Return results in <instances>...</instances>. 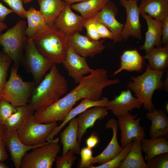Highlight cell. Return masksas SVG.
<instances>
[{"mask_svg":"<svg viewBox=\"0 0 168 168\" xmlns=\"http://www.w3.org/2000/svg\"><path fill=\"white\" fill-rule=\"evenodd\" d=\"M25 21L20 20L3 34H0V44L12 59L13 65L19 67L23 56V50L26 36Z\"/></svg>","mask_w":168,"mask_h":168,"instance_id":"cell-6","label":"cell"},{"mask_svg":"<svg viewBox=\"0 0 168 168\" xmlns=\"http://www.w3.org/2000/svg\"><path fill=\"white\" fill-rule=\"evenodd\" d=\"M57 125L56 122L38 123L35 121L34 114L32 113L25 119L17 133L19 139L24 144L38 145L46 142L47 138Z\"/></svg>","mask_w":168,"mask_h":168,"instance_id":"cell-8","label":"cell"},{"mask_svg":"<svg viewBox=\"0 0 168 168\" xmlns=\"http://www.w3.org/2000/svg\"><path fill=\"white\" fill-rule=\"evenodd\" d=\"M100 141L99 137L97 133L93 132L86 140V146L93 148L96 147Z\"/></svg>","mask_w":168,"mask_h":168,"instance_id":"cell-42","label":"cell"},{"mask_svg":"<svg viewBox=\"0 0 168 168\" xmlns=\"http://www.w3.org/2000/svg\"><path fill=\"white\" fill-rule=\"evenodd\" d=\"M92 148L84 147L81 150L80 154L81 159L77 167L89 168L92 165L94 157L92 156Z\"/></svg>","mask_w":168,"mask_h":168,"instance_id":"cell-38","label":"cell"},{"mask_svg":"<svg viewBox=\"0 0 168 168\" xmlns=\"http://www.w3.org/2000/svg\"><path fill=\"white\" fill-rule=\"evenodd\" d=\"M166 71L152 70L147 65L144 73L137 77L132 76V81L128 83V88L133 91L145 110H148L155 108L152 101V95L155 90L164 88L162 78Z\"/></svg>","mask_w":168,"mask_h":168,"instance_id":"cell-4","label":"cell"},{"mask_svg":"<svg viewBox=\"0 0 168 168\" xmlns=\"http://www.w3.org/2000/svg\"><path fill=\"white\" fill-rule=\"evenodd\" d=\"M122 6L125 9L126 13V22L124 24L121 37L124 41L130 37L142 39L141 25L137 1L135 0H120Z\"/></svg>","mask_w":168,"mask_h":168,"instance_id":"cell-11","label":"cell"},{"mask_svg":"<svg viewBox=\"0 0 168 168\" xmlns=\"http://www.w3.org/2000/svg\"><path fill=\"white\" fill-rule=\"evenodd\" d=\"M7 28L6 24L3 22H0V34L2 33V31Z\"/></svg>","mask_w":168,"mask_h":168,"instance_id":"cell-47","label":"cell"},{"mask_svg":"<svg viewBox=\"0 0 168 168\" xmlns=\"http://www.w3.org/2000/svg\"><path fill=\"white\" fill-rule=\"evenodd\" d=\"M144 58L147 59V65L151 69L156 71L166 70L168 66V43L163 47L153 48L147 52Z\"/></svg>","mask_w":168,"mask_h":168,"instance_id":"cell-27","label":"cell"},{"mask_svg":"<svg viewBox=\"0 0 168 168\" xmlns=\"http://www.w3.org/2000/svg\"><path fill=\"white\" fill-rule=\"evenodd\" d=\"M40 12L47 24L54 23L67 3L63 0H38Z\"/></svg>","mask_w":168,"mask_h":168,"instance_id":"cell-29","label":"cell"},{"mask_svg":"<svg viewBox=\"0 0 168 168\" xmlns=\"http://www.w3.org/2000/svg\"><path fill=\"white\" fill-rule=\"evenodd\" d=\"M35 47L53 63H62L68 48V37L52 24L50 28L32 39Z\"/></svg>","mask_w":168,"mask_h":168,"instance_id":"cell-3","label":"cell"},{"mask_svg":"<svg viewBox=\"0 0 168 168\" xmlns=\"http://www.w3.org/2000/svg\"><path fill=\"white\" fill-rule=\"evenodd\" d=\"M136 0V1H138V0ZM140 0L142 1L143 0Z\"/></svg>","mask_w":168,"mask_h":168,"instance_id":"cell-52","label":"cell"},{"mask_svg":"<svg viewBox=\"0 0 168 168\" xmlns=\"http://www.w3.org/2000/svg\"><path fill=\"white\" fill-rule=\"evenodd\" d=\"M75 153L71 150L61 156H57L55 161L57 168H71L77 160Z\"/></svg>","mask_w":168,"mask_h":168,"instance_id":"cell-37","label":"cell"},{"mask_svg":"<svg viewBox=\"0 0 168 168\" xmlns=\"http://www.w3.org/2000/svg\"><path fill=\"white\" fill-rule=\"evenodd\" d=\"M148 111L146 116L151 122L149 131L151 138L168 137V117L165 112L162 109L155 108Z\"/></svg>","mask_w":168,"mask_h":168,"instance_id":"cell-22","label":"cell"},{"mask_svg":"<svg viewBox=\"0 0 168 168\" xmlns=\"http://www.w3.org/2000/svg\"><path fill=\"white\" fill-rule=\"evenodd\" d=\"M161 42L163 45L168 43V16L163 21Z\"/></svg>","mask_w":168,"mask_h":168,"instance_id":"cell-43","label":"cell"},{"mask_svg":"<svg viewBox=\"0 0 168 168\" xmlns=\"http://www.w3.org/2000/svg\"><path fill=\"white\" fill-rule=\"evenodd\" d=\"M59 138L46 142L27 152L21 162V168H51L60 151Z\"/></svg>","mask_w":168,"mask_h":168,"instance_id":"cell-7","label":"cell"},{"mask_svg":"<svg viewBox=\"0 0 168 168\" xmlns=\"http://www.w3.org/2000/svg\"><path fill=\"white\" fill-rule=\"evenodd\" d=\"M110 0H88L71 5L72 9L80 13L84 20L94 17Z\"/></svg>","mask_w":168,"mask_h":168,"instance_id":"cell-31","label":"cell"},{"mask_svg":"<svg viewBox=\"0 0 168 168\" xmlns=\"http://www.w3.org/2000/svg\"><path fill=\"white\" fill-rule=\"evenodd\" d=\"M86 58L77 54L68 47L66 58L62 63L68 75L76 83H79L85 75L90 74L93 70L88 65Z\"/></svg>","mask_w":168,"mask_h":168,"instance_id":"cell-14","label":"cell"},{"mask_svg":"<svg viewBox=\"0 0 168 168\" xmlns=\"http://www.w3.org/2000/svg\"><path fill=\"white\" fill-rule=\"evenodd\" d=\"M108 114L106 107L96 106L89 108L78 114V141L81 142L86 130L94 127L97 120L104 119Z\"/></svg>","mask_w":168,"mask_h":168,"instance_id":"cell-17","label":"cell"},{"mask_svg":"<svg viewBox=\"0 0 168 168\" xmlns=\"http://www.w3.org/2000/svg\"><path fill=\"white\" fill-rule=\"evenodd\" d=\"M99 33L101 38L112 40L116 43V37L112 32L98 19L93 17Z\"/></svg>","mask_w":168,"mask_h":168,"instance_id":"cell-41","label":"cell"},{"mask_svg":"<svg viewBox=\"0 0 168 168\" xmlns=\"http://www.w3.org/2000/svg\"><path fill=\"white\" fill-rule=\"evenodd\" d=\"M83 27L86 28V35L91 39L99 40L101 38L99 33L93 17L85 20Z\"/></svg>","mask_w":168,"mask_h":168,"instance_id":"cell-39","label":"cell"},{"mask_svg":"<svg viewBox=\"0 0 168 168\" xmlns=\"http://www.w3.org/2000/svg\"><path fill=\"white\" fill-rule=\"evenodd\" d=\"M2 139L9 152L11 159L16 168H21L22 160L27 152L45 143L35 146L26 145L19 139L17 131L7 132L5 130Z\"/></svg>","mask_w":168,"mask_h":168,"instance_id":"cell-15","label":"cell"},{"mask_svg":"<svg viewBox=\"0 0 168 168\" xmlns=\"http://www.w3.org/2000/svg\"><path fill=\"white\" fill-rule=\"evenodd\" d=\"M12 61V58L4 51H0V100L7 82L8 71Z\"/></svg>","mask_w":168,"mask_h":168,"instance_id":"cell-33","label":"cell"},{"mask_svg":"<svg viewBox=\"0 0 168 168\" xmlns=\"http://www.w3.org/2000/svg\"><path fill=\"white\" fill-rule=\"evenodd\" d=\"M16 110L6 120L3 125L5 131H17L26 118L33 111L29 103L25 105L16 107Z\"/></svg>","mask_w":168,"mask_h":168,"instance_id":"cell-32","label":"cell"},{"mask_svg":"<svg viewBox=\"0 0 168 168\" xmlns=\"http://www.w3.org/2000/svg\"><path fill=\"white\" fill-rule=\"evenodd\" d=\"M142 105V102L134 97L128 89L122 91L113 100H109L106 108L111 110L117 117L125 115L129 111L132 112L134 109H140Z\"/></svg>","mask_w":168,"mask_h":168,"instance_id":"cell-16","label":"cell"},{"mask_svg":"<svg viewBox=\"0 0 168 168\" xmlns=\"http://www.w3.org/2000/svg\"><path fill=\"white\" fill-rule=\"evenodd\" d=\"M119 168H147L142 154L141 141L135 139L125 159Z\"/></svg>","mask_w":168,"mask_h":168,"instance_id":"cell-30","label":"cell"},{"mask_svg":"<svg viewBox=\"0 0 168 168\" xmlns=\"http://www.w3.org/2000/svg\"><path fill=\"white\" fill-rule=\"evenodd\" d=\"M6 3L13 12L19 16L25 18L26 11L23 6V0H2Z\"/></svg>","mask_w":168,"mask_h":168,"instance_id":"cell-40","label":"cell"},{"mask_svg":"<svg viewBox=\"0 0 168 168\" xmlns=\"http://www.w3.org/2000/svg\"><path fill=\"white\" fill-rule=\"evenodd\" d=\"M144 58L135 49L125 51L120 57L118 69L113 73L115 75L123 70L129 72H140L143 67Z\"/></svg>","mask_w":168,"mask_h":168,"instance_id":"cell-26","label":"cell"},{"mask_svg":"<svg viewBox=\"0 0 168 168\" xmlns=\"http://www.w3.org/2000/svg\"><path fill=\"white\" fill-rule=\"evenodd\" d=\"M106 128H111L113 130V136L109 144L100 154L94 157L93 164L98 163L100 165L104 164L113 159L122 150L123 148L119 145L117 139L118 125L114 118L110 119L105 125Z\"/></svg>","mask_w":168,"mask_h":168,"instance_id":"cell-19","label":"cell"},{"mask_svg":"<svg viewBox=\"0 0 168 168\" xmlns=\"http://www.w3.org/2000/svg\"><path fill=\"white\" fill-rule=\"evenodd\" d=\"M9 167L4 162L0 161V168H8Z\"/></svg>","mask_w":168,"mask_h":168,"instance_id":"cell-50","label":"cell"},{"mask_svg":"<svg viewBox=\"0 0 168 168\" xmlns=\"http://www.w3.org/2000/svg\"><path fill=\"white\" fill-rule=\"evenodd\" d=\"M108 99L103 97L97 101H93L88 98L82 99L81 102L76 107L72 108L68 112L64 120L58 126L56 127L47 139V141H52L65 125L72 118L75 117L86 110L92 107L100 106L106 107L108 102Z\"/></svg>","mask_w":168,"mask_h":168,"instance_id":"cell-24","label":"cell"},{"mask_svg":"<svg viewBox=\"0 0 168 168\" xmlns=\"http://www.w3.org/2000/svg\"><path fill=\"white\" fill-rule=\"evenodd\" d=\"M118 9L115 4L109 1L94 17L98 19L106 26L116 37V43L122 40L121 33L124 24L119 22L116 16Z\"/></svg>","mask_w":168,"mask_h":168,"instance_id":"cell-18","label":"cell"},{"mask_svg":"<svg viewBox=\"0 0 168 168\" xmlns=\"http://www.w3.org/2000/svg\"><path fill=\"white\" fill-rule=\"evenodd\" d=\"M163 85L166 91H168V77H167V79L164 81Z\"/></svg>","mask_w":168,"mask_h":168,"instance_id":"cell-49","label":"cell"},{"mask_svg":"<svg viewBox=\"0 0 168 168\" xmlns=\"http://www.w3.org/2000/svg\"><path fill=\"white\" fill-rule=\"evenodd\" d=\"M66 2L67 4H72L74 3L78 2H85L88 0H63Z\"/></svg>","mask_w":168,"mask_h":168,"instance_id":"cell-46","label":"cell"},{"mask_svg":"<svg viewBox=\"0 0 168 168\" xmlns=\"http://www.w3.org/2000/svg\"><path fill=\"white\" fill-rule=\"evenodd\" d=\"M146 164L147 168H168V152L155 156Z\"/></svg>","mask_w":168,"mask_h":168,"instance_id":"cell-36","label":"cell"},{"mask_svg":"<svg viewBox=\"0 0 168 168\" xmlns=\"http://www.w3.org/2000/svg\"><path fill=\"white\" fill-rule=\"evenodd\" d=\"M120 82V80L118 79H109L107 72L104 69L93 70L88 75L84 76L78 85L65 96L35 111L34 113L35 120L40 124L63 122L78 101L85 98L93 101L98 100L105 88Z\"/></svg>","mask_w":168,"mask_h":168,"instance_id":"cell-1","label":"cell"},{"mask_svg":"<svg viewBox=\"0 0 168 168\" xmlns=\"http://www.w3.org/2000/svg\"><path fill=\"white\" fill-rule=\"evenodd\" d=\"M68 126L60 133L61 142L63 146L62 155L71 150L76 154H80L81 149L78 141V122L77 118L71 119Z\"/></svg>","mask_w":168,"mask_h":168,"instance_id":"cell-23","label":"cell"},{"mask_svg":"<svg viewBox=\"0 0 168 168\" xmlns=\"http://www.w3.org/2000/svg\"><path fill=\"white\" fill-rule=\"evenodd\" d=\"M138 7L140 15L147 14L162 22L168 16V0H143Z\"/></svg>","mask_w":168,"mask_h":168,"instance_id":"cell-25","label":"cell"},{"mask_svg":"<svg viewBox=\"0 0 168 168\" xmlns=\"http://www.w3.org/2000/svg\"><path fill=\"white\" fill-rule=\"evenodd\" d=\"M6 146L2 138L0 137V161L4 162L8 158Z\"/></svg>","mask_w":168,"mask_h":168,"instance_id":"cell-45","label":"cell"},{"mask_svg":"<svg viewBox=\"0 0 168 168\" xmlns=\"http://www.w3.org/2000/svg\"><path fill=\"white\" fill-rule=\"evenodd\" d=\"M18 68L13 65L12 67L9 78L5 84L2 96V98L16 108L28 104L36 86L33 81H23L18 73Z\"/></svg>","mask_w":168,"mask_h":168,"instance_id":"cell-5","label":"cell"},{"mask_svg":"<svg viewBox=\"0 0 168 168\" xmlns=\"http://www.w3.org/2000/svg\"><path fill=\"white\" fill-rule=\"evenodd\" d=\"M84 21L81 16L72 11L71 4L67 3L53 23L58 29L68 37L82 30Z\"/></svg>","mask_w":168,"mask_h":168,"instance_id":"cell-13","label":"cell"},{"mask_svg":"<svg viewBox=\"0 0 168 168\" xmlns=\"http://www.w3.org/2000/svg\"><path fill=\"white\" fill-rule=\"evenodd\" d=\"M5 132V130L3 126L0 123V137L2 138Z\"/></svg>","mask_w":168,"mask_h":168,"instance_id":"cell-48","label":"cell"},{"mask_svg":"<svg viewBox=\"0 0 168 168\" xmlns=\"http://www.w3.org/2000/svg\"><path fill=\"white\" fill-rule=\"evenodd\" d=\"M141 142L142 150L145 153V160L147 162L156 155L168 152V137L151 139L144 138Z\"/></svg>","mask_w":168,"mask_h":168,"instance_id":"cell-28","label":"cell"},{"mask_svg":"<svg viewBox=\"0 0 168 168\" xmlns=\"http://www.w3.org/2000/svg\"><path fill=\"white\" fill-rule=\"evenodd\" d=\"M24 49L25 53L21 62L26 70L31 73L33 82L36 86L42 80L54 63L37 50L33 40L27 36Z\"/></svg>","mask_w":168,"mask_h":168,"instance_id":"cell-9","label":"cell"},{"mask_svg":"<svg viewBox=\"0 0 168 168\" xmlns=\"http://www.w3.org/2000/svg\"><path fill=\"white\" fill-rule=\"evenodd\" d=\"M16 108L2 98L0 100V123L3 126L7 119L16 112Z\"/></svg>","mask_w":168,"mask_h":168,"instance_id":"cell-35","label":"cell"},{"mask_svg":"<svg viewBox=\"0 0 168 168\" xmlns=\"http://www.w3.org/2000/svg\"><path fill=\"white\" fill-rule=\"evenodd\" d=\"M68 89L66 79L54 63L49 73L35 88L29 104L33 112L38 110L60 99Z\"/></svg>","mask_w":168,"mask_h":168,"instance_id":"cell-2","label":"cell"},{"mask_svg":"<svg viewBox=\"0 0 168 168\" xmlns=\"http://www.w3.org/2000/svg\"><path fill=\"white\" fill-rule=\"evenodd\" d=\"M11 9H8L0 2V22H3L8 15L13 12Z\"/></svg>","mask_w":168,"mask_h":168,"instance_id":"cell-44","label":"cell"},{"mask_svg":"<svg viewBox=\"0 0 168 168\" xmlns=\"http://www.w3.org/2000/svg\"><path fill=\"white\" fill-rule=\"evenodd\" d=\"M32 0H23V3L24 4L27 3Z\"/></svg>","mask_w":168,"mask_h":168,"instance_id":"cell-51","label":"cell"},{"mask_svg":"<svg viewBox=\"0 0 168 168\" xmlns=\"http://www.w3.org/2000/svg\"><path fill=\"white\" fill-rule=\"evenodd\" d=\"M141 15L145 20L148 29L146 33L144 42L139 47V49L147 52L153 48L161 47L163 22L153 19L147 14Z\"/></svg>","mask_w":168,"mask_h":168,"instance_id":"cell-20","label":"cell"},{"mask_svg":"<svg viewBox=\"0 0 168 168\" xmlns=\"http://www.w3.org/2000/svg\"><path fill=\"white\" fill-rule=\"evenodd\" d=\"M68 47L79 55L86 58L93 57L105 49L103 40H92L77 32L68 37Z\"/></svg>","mask_w":168,"mask_h":168,"instance_id":"cell-12","label":"cell"},{"mask_svg":"<svg viewBox=\"0 0 168 168\" xmlns=\"http://www.w3.org/2000/svg\"><path fill=\"white\" fill-rule=\"evenodd\" d=\"M25 16L28 23L26 34V36L29 38L34 39L49 30L51 27L52 24H47L40 11L33 7L26 11Z\"/></svg>","mask_w":168,"mask_h":168,"instance_id":"cell-21","label":"cell"},{"mask_svg":"<svg viewBox=\"0 0 168 168\" xmlns=\"http://www.w3.org/2000/svg\"><path fill=\"white\" fill-rule=\"evenodd\" d=\"M133 143L132 142L127 144L117 156L108 162L97 166L92 165L89 168H119L127 155Z\"/></svg>","mask_w":168,"mask_h":168,"instance_id":"cell-34","label":"cell"},{"mask_svg":"<svg viewBox=\"0 0 168 168\" xmlns=\"http://www.w3.org/2000/svg\"><path fill=\"white\" fill-rule=\"evenodd\" d=\"M118 127L121 131L120 142L123 148L135 139L140 141L145 138L144 127L140 125V119L130 112L123 116L117 117Z\"/></svg>","mask_w":168,"mask_h":168,"instance_id":"cell-10","label":"cell"}]
</instances>
